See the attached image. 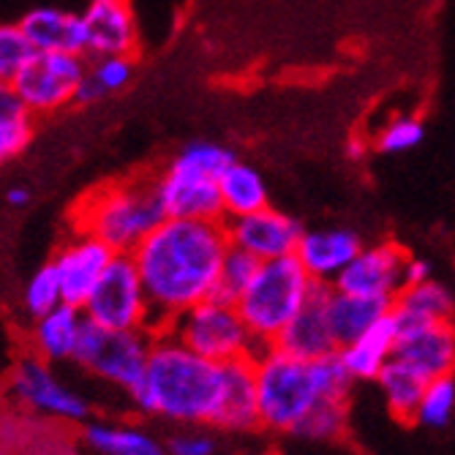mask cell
<instances>
[{
	"mask_svg": "<svg viewBox=\"0 0 455 455\" xmlns=\"http://www.w3.org/2000/svg\"><path fill=\"white\" fill-rule=\"evenodd\" d=\"M9 390L14 401L28 409L30 415L60 420V423H88L91 401L79 395L63 377H58L55 365L44 363L36 355H22L9 371Z\"/></svg>",
	"mask_w": 455,
	"mask_h": 455,
	"instance_id": "cell-8",
	"label": "cell"
},
{
	"mask_svg": "<svg viewBox=\"0 0 455 455\" xmlns=\"http://www.w3.org/2000/svg\"><path fill=\"white\" fill-rule=\"evenodd\" d=\"M411 254L393 240L368 245L357 254V259L333 281L336 292L371 298V300H387L395 303V298L403 289V267Z\"/></svg>",
	"mask_w": 455,
	"mask_h": 455,
	"instance_id": "cell-11",
	"label": "cell"
},
{
	"mask_svg": "<svg viewBox=\"0 0 455 455\" xmlns=\"http://www.w3.org/2000/svg\"><path fill=\"white\" fill-rule=\"evenodd\" d=\"M82 314L107 330H148L150 333V303L132 254L112 257L88 303L82 306Z\"/></svg>",
	"mask_w": 455,
	"mask_h": 455,
	"instance_id": "cell-9",
	"label": "cell"
},
{
	"mask_svg": "<svg viewBox=\"0 0 455 455\" xmlns=\"http://www.w3.org/2000/svg\"><path fill=\"white\" fill-rule=\"evenodd\" d=\"M224 227H227L229 245L251 254L259 262L292 257L298 251V243H300L303 232H306L295 216L275 211L270 204L257 213L227 219Z\"/></svg>",
	"mask_w": 455,
	"mask_h": 455,
	"instance_id": "cell-12",
	"label": "cell"
},
{
	"mask_svg": "<svg viewBox=\"0 0 455 455\" xmlns=\"http://www.w3.org/2000/svg\"><path fill=\"white\" fill-rule=\"evenodd\" d=\"M33 140V115L0 123V167L14 161Z\"/></svg>",
	"mask_w": 455,
	"mask_h": 455,
	"instance_id": "cell-38",
	"label": "cell"
},
{
	"mask_svg": "<svg viewBox=\"0 0 455 455\" xmlns=\"http://www.w3.org/2000/svg\"><path fill=\"white\" fill-rule=\"evenodd\" d=\"M158 196L167 219H191V221H227L219 178L199 175L167 161V167L156 175Z\"/></svg>",
	"mask_w": 455,
	"mask_h": 455,
	"instance_id": "cell-13",
	"label": "cell"
},
{
	"mask_svg": "<svg viewBox=\"0 0 455 455\" xmlns=\"http://www.w3.org/2000/svg\"><path fill=\"white\" fill-rule=\"evenodd\" d=\"M314 377H316V385H319V393L322 398H341V401H349V393L355 387V379L347 371L344 360L339 352L327 355L322 360H314Z\"/></svg>",
	"mask_w": 455,
	"mask_h": 455,
	"instance_id": "cell-36",
	"label": "cell"
},
{
	"mask_svg": "<svg viewBox=\"0 0 455 455\" xmlns=\"http://www.w3.org/2000/svg\"><path fill=\"white\" fill-rule=\"evenodd\" d=\"M82 442L96 455H170L167 444L134 423H85Z\"/></svg>",
	"mask_w": 455,
	"mask_h": 455,
	"instance_id": "cell-25",
	"label": "cell"
},
{
	"mask_svg": "<svg viewBox=\"0 0 455 455\" xmlns=\"http://www.w3.org/2000/svg\"><path fill=\"white\" fill-rule=\"evenodd\" d=\"M393 357L411 365L428 382L452 377L455 371V322H436L398 336Z\"/></svg>",
	"mask_w": 455,
	"mask_h": 455,
	"instance_id": "cell-18",
	"label": "cell"
},
{
	"mask_svg": "<svg viewBox=\"0 0 455 455\" xmlns=\"http://www.w3.org/2000/svg\"><path fill=\"white\" fill-rule=\"evenodd\" d=\"M28 202H30V191H28V188L14 186V188H9V191H6V204H9V208L20 211V208H25Z\"/></svg>",
	"mask_w": 455,
	"mask_h": 455,
	"instance_id": "cell-41",
	"label": "cell"
},
{
	"mask_svg": "<svg viewBox=\"0 0 455 455\" xmlns=\"http://www.w3.org/2000/svg\"><path fill=\"white\" fill-rule=\"evenodd\" d=\"M452 411H455V379L444 377L428 382L418 409V426L444 428L452 420Z\"/></svg>",
	"mask_w": 455,
	"mask_h": 455,
	"instance_id": "cell-34",
	"label": "cell"
},
{
	"mask_svg": "<svg viewBox=\"0 0 455 455\" xmlns=\"http://www.w3.org/2000/svg\"><path fill=\"white\" fill-rule=\"evenodd\" d=\"M227 393L224 363L199 357L172 333H156L142 382L129 393L145 418L175 426H216Z\"/></svg>",
	"mask_w": 455,
	"mask_h": 455,
	"instance_id": "cell-2",
	"label": "cell"
},
{
	"mask_svg": "<svg viewBox=\"0 0 455 455\" xmlns=\"http://www.w3.org/2000/svg\"><path fill=\"white\" fill-rule=\"evenodd\" d=\"M311 286L314 278L295 254L259 265L254 281L237 300V311L259 347L275 344L283 327L306 308Z\"/></svg>",
	"mask_w": 455,
	"mask_h": 455,
	"instance_id": "cell-4",
	"label": "cell"
},
{
	"mask_svg": "<svg viewBox=\"0 0 455 455\" xmlns=\"http://www.w3.org/2000/svg\"><path fill=\"white\" fill-rule=\"evenodd\" d=\"M167 219L156 175L104 183L85 194L71 211V227L109 245L115 254H134L137 245Z\"/></svg>",
	"mask_w": 455,
	"mask_h": 455,
	"instance_id": "cell-3",
	"label": "cell"
},
{
	"mask_svg": "<svg viewBox=\"0 0 455 455\" xmlns=\"http://www.w3.org/2000/svg\"><path fill=\"white\" fill-rule=\"evenodd\" d=\"M208 426H183L180 431H175L167 442V452L170 455H216L219 452V442L211 431H204Z\"/></svg>",
	"mask_w": 455,
	"mask_h": 455,
	"instance_id": "cell-37",
	"label": "cell"
},
{
	"mask_svg": "<svg viewBox=\"0 0 455 455\" xmlns=\"http://www.w3.org/2000/svg\"><path fill=\"white\" fill-rule=\"evenodd\" d=\"M349 431V401L322 398L292 436L308 442H341Z\"/></svg>",
	"mask_w": 455,
	"mask_h": 455,
	"instance_id": "cell-29",
	"label": "cell"
},
{
	"mask_svg": "<svg viewBox=\"0 0 455 455\" xmlns=\"http://www.w3.org/2000/svg\"><path fill=\"white\" fill-rule=\"evenodd\" d=\"M390 308H393V303H387V300L344 295L333 289V292H330V300H327V319H330V327H333L339 349L363 339L385 314H390Z\"/></svg>",
	"mask_w": 455,
	"mask_h": 455,
	"instance_id": "cell-24",
	"label": "cell"
},
{
	"mask_svg": "<svg viewBox=\"0 0 455 455\" xmlns=\"http://www.w3.org/2000/svg\"><path fill=\"white\" fill-rule=\"evenodd\" d=\"M426 281H431V265H428L426 259L409 257V259H406V267H403V289H406V286L426 283Z\"/></svg>",
	"mask_w": 455,
	"mask_h": 455,
	"instance_id": "cell-40",
	"label": "cell"
},
{
	"mask_svg": "<svg viewBox=\"0 0 455 455\" xmlns=\"http://www.w3.org/2000/svg\"><path fill=\"white\" fill-rule=\"evenodd\" d=\"M330 292H333V283L314 281L306 308L283 327V333L275 339L273 347L289 357L306 360V363H314V360H322L327 355L339 352L333 327H330V319H327Z\"/></svg>",
	"mask_w": 455,
	"mask_h": 455,
	"instance_id": "cell-15",
	"label": "cell"
},
{
	"mask_svg": "<svg viewBox=\"0 0 455 455\" xmlns=\"http://www.w3.org/2000/svg\"><path fill=\"white\" fill-rule=\"evenodd\" d=\"M167 333H172L183 347L208 357L213 363L254 360L265 347L257 344L251 330L245 327L237 306H224L216 300L199 303L180 314Z\"/></svg>",
	"mask_w": 455,
	"mask_h": 455,
	"instance_id": "cell-7",
	"label": "cell"
},
{
	"mask_svg": "<svg viewBox=\"0 0 455 455\" xmlns=\"http://www.w3.org/2000/svg\"><path fill=\"white\" fill-rule=\"evenodd\" d=\"M30 112L25 109L14 82H4L0 79V123H9V120H20L28 117Z\"/></svg>",
	"mask_w": 455,
	"mask_h": 455,
	"instance_id": "cell-39",
	"label": "cell"
},
{
	"mask_svg": "<svg viewBox=\"0 0 455 455\" xmlns=\"http://www.w3.org/2000/svg\"><path fill=\"white\" fill-rule=\"evenodd\" d=\"M393 316L398 324V336L406 330L436 322H455V300L450 289L439 281H426L418 286L401 289V295L393 303Z\"/></svg>",
	"mask_w": 455,
	"mask_h": 455,
	"instance_id": "cell-23",
	"label": "cell"
},
{
	"mask_svg": "<svg viewBox=\"0 0 455 455\" xmlns=\"http://www.w3.org/2000/svg\"><path fill=\"white\" fill-rule=\"evenodd\" d=\"M112 257H115V251L101 240L74 232V237L68 243H63L55 251V257L50 259L58 273L60 289H63V303L74 306V308L85 306L99 278L109 267Z\"/></svg>",
	"mask_w": 455,
	"mask_h": 455,
	"instance_id": "cell-14",
	"label": "cell"
},
{
	"mask_svg": "<svg viewBox=\"0 0 455 455\" xmlns=\"http://www.w3.org/2000/svg\"><path fill=\"white\" fill-rule=\"evenodd\" d=\"M259 259H254L251 254L240 251V248L229 245V251L224 257V265H221V273H219V281H216V289H213V298L216 303H224V306H237L240 295L248 289V283L254 281L257 270H259Z\"/></svg>",
	"mask_w": 455,
	"mask_h": 455,
	"instance_id": "cell-30",
	"label": "cell"
},
{
	"mask_svg": "<svg viewBox=\"0 0 455 455\" xmlns=\"http://www.w3.org/2000/svg\"><path fill=\"white\" fill-rule=\"evenodd\" d=\"M82 324H85V314L74 306H58L55 311L33 319L30 327V355L41 357L50 365L74 363Z\"/></svg>",
	"mask_w": 455,
	"mask_h": 455,
	"instance_id": "cell-20",
	"label": "cell"
},
{
	"mask_svg": "<svg viewBox=\"0 0 455 455\" xmlns=\"http://www.w3.org/2000/svg\"><path fill=\"white\" fill-rule=\"evenodd\" d=\"M377 385L382 390L390 418H395L403 426L418 423V409H420L428 379H423L418 371L406 365L403 360L393 357L377 377Z\"/></svg>",
	"mask_w": 455,
	"mask_h": 455,
	"instance_id": "cell-26",
	"label": "cell"
},
{
	"mask_svg": "<svg viewBox=\"0 0 455 455\" xmlns=\"http://www.w3.org/2000/svg\"><path fill=\"white\" fill-rule=\"evenodd\" d=\"M259 428L267 434H295L308 411L322 401L314 365L295 360L275 347L254 357Z\"/></svg>",
	"mask_w": 455,
	"mask_h": 455,
	"instance_id": "cell-5",
	"label": "cell"
},
{
	"mask_svg": "<svg viewBox=\"0 0 455 455\" xmlns=\"http://www.w3.org/2000/svg\"><path fill=\"white\" fill-rule=\"evenodd\" d=\"M368 153V142L363 137H349L347 140V158L349 161H363Z\"/></svg>",
	"mask_w": 455,
	"mask_h": 455,
	"instance_id": "cell-42",
	"label": "cell"
},
{
	"mask_svg": "<svg viewBox=\"0 0 455 455\" xmlns=\"http://www.w3.org/2000/svg\"><path fill=\"white\" fill-rule=\"evenodd\" d=\"M20 28L36 52H71L88 58L82 14L63 12L55 6H38L20 20Z\"/></svg>",
	"mask_w": 455,
	"mask_h": 455,
	"instance_id": "cell-19",
	"label": "cell"
},
{
	"mask_svg": "<svg viewBox=\"0 0 455 455\" xmlns=\"http://www.w3.org/2000/svg\"><path fill=\"white\" fill-rule=\"evenodd\" d=\"M229 251L224 221L164 219L140 245L134 265L150 303V333H167L170 324L213 289Z\"/></svg>",
	"mask_w": 455,
	"mask_h": 455,
	"instance_id": "cell-1",
	"label": "cell"
},
{
	"mask_svg": "<svg viewBox=\"0 0 455 455\" xmlns=\"http://www.w3.org/2000/svg\"><path fill=\"white\" fill-rule=\"evenodd\" d=\"M58 306H63V289H60V281H58L52 262H47L25 281L22 308L30 319H38V316L55 311Z\"/></svg>",
	"mask_w": 455,
	"mask_h": 455,
	"instance_id": "cell-32",
	"label": "cell"
},
{
	"mask_svg": "<svg viewBox=\"0 0 455 455\" xmlns=\"http://www.w3.org/2000/svg\"><path fill=\"white\" fill-rule=\"evenodd\" d=\"M150 349L153 333L148 330H107L85 319L74 365L129 395L145 377Z\"/></svg>",
	"mask_w": 455,
	"mask_h": 455,
	"instance_id": "cell-6",
	"label": "cell"
},
{
	"mask_svg": "<svg viewBox=\"0 0 455 455\" xmlns=\"http://www.w3.org/2000/svg\"><path fill=\"white\" fill-rule=\"evenodd\" d=\"M132 79H134V58H129V55L96 58L88 66V74H85V79H82L74 104L76 107H93L101 99H107L123 88H129Z\"/></svg>",
	"mask_w": 455,
	"mask_h": 455,
	"instance_id": "cell-28",
	"label": "cell"
},
{
	"mask_svg": "<svg viewBox=\"0 0 455 455\" xmlns=\"http://www.w3.org/2000/svg\"><path fill=\"white\" fill-rule=\"evenodd\" d=\"M33 55L36 50L28 41V36L22 33L20 22L0 25V79L14 82L20 71L33 60Z\"/></svg>",
	"mask_w": 455,
	"mask_h": 455,
	"instance_id": "cell-35",
	"label": "cell"
},
{
	"mask_svg": "<svg viewBox=\"0 0 455 455\" xmlns=\"http://www.w3.org/2000/svg\"><path fill=\"white\" fill-rule=\"evenodd\" d=\"M170 161L175 164V167H183V170H191V172H199V175H211V178L221 180V175L237 161V156L221 142L194 140V142L183 145Z\"/></svg>",
	"mask_w": 455,
	"mask_h": 455,
	"instance_id": "cell-31",
	"label": "cell"
},
{
	"mask_svg": "<svg viewBox=\"0 0 455 455\" xmlns=\"http://www.w3.org/2000/svg\"><path fill=\"white\" fill-rule=\"evenodd\" d=\"M219 188H221L227 219L257 213L270 204V191H267L265 175L254 167V164H245L240 158L221 175Z\"/></svg>",
	"mask_w": 455,
	"mask_h": 455,
	"instance_id": "cell-27",
	"label": "cell"
},
{
	"mask_svg": "<svg viewBox=\"0 0 455 455\" xmlns=\"http://www.w3.org/2000/svg\"><path fill=\"white\" fill-rule=\"evenodd\" d=\"M426 140V123L415 115H395L374 137V148L385 156L409 153Z\"/></svg>",
	"mask_w": 455,
	"mask_h": 455,
	"instance_id": "cell-33",
	"label": "cell"
},
{
	"mask_svg": "<svg viewBox=\"0 0 455 455\" xmlns=\"http://www.w3.org/2000/svg\"><path fill=\"white\" fill-rule=\"evenodd\" d=\"M88 41V60L129 55L134 58L140 47V30L132 0H91L82 12Z\"/></svg>",
	"mask_w": 455,
	"mask_h": 455,
	"instance_id": "cell-16",
	"label": "cell"
},
{
	"mask_svg": "<svg viewBox=\"0 0 455 455\" xmlns=\"http://www.w3.org/2000/svg\"><path fill=\"white\" fill-rule=\"evenodd\" d=\"M91 60L71 52H36L20 71L14 88L30 115H50L71 107Z\"/></svg>",
	"mask_w": 455,
	"mask_h": 455,
	"instance_id": "cell-10",
	"label": "cell"
},
{
	"mask_svg": "<svg viewBox=\"0 0 455 455\" xmlns=\"http://www.w3.org/2000/svg\"><path fill=\"white\" fill-rule=\"evenodd\" d=\"M227 371V393L216 418V431L248 434L259 428V403H257V377L254 360L224 363Z\"/></svg>",
	"mask_w": 455,
	"mask_h": 455,
	"instance_id": "cell-21",
	"label": "cell"
},
{
	"mask_svg": "<svg viewBox=\"0 0 455 455\" xmlns=\"http://www.w3.org/2000/svg\"><path fill=\"white\" fill-rule=\"evenodd\" d=\"M395 344H398V324L390 308V314H385L363 339H357L349 347H341L339 355L355 382H377L382 368L393 360Z\"/></svg>",
	"mask_w": 455,
	"mask_h": 455,
	"instance_id": "cell-22",
	"label": "cell"
},
{
	"mask_svg": "<svg viewBox=\"0 0 455 455\" xmlns=\"http://www.w3.org/2000/svg\"><path fill=\"white\" fill-rule=\"evenodd\" d=\"M363 240L355 229L347 227H322V229H306L295 257L306 267V273L314 281L333 283L363 251Z\"/></svg>",
	"mask_w": 455,
	"mask_h": 455,
	"instance_id": "cell-17",
	"label": "cell"
}]
</instances>
